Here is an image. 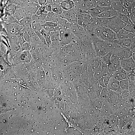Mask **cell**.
Segmentation results:
<instances>
[{
    "label": "cell",
    "instance_id": "cb8c5ba5",
    "mask_svg": "<svg viewBox=\"0 0 135 135\" xmlns=\"http://www.w3.org/2000/svg\"><path fill=\"white\" fill-rule=\"evenodd\" d=\"M103 88L99 84L98 81H95L94 84V89L95 92L96 97H99L100 92Z\"/></svg>",
    "mask_w": 135,
    "mask_h": 135
},
{
    "label": "cell",
    "instance_id": "5bb4252c",
    "mask_svg": "<svg viewBox=\"0 0 135 135\" xmlns=\"http://www.w3.org/2000/svg\"><path fill=\"white\" fill-rule=\"evenodd\" d=\"M112 76L119 81L127 78V72L120 66L115 70Z\"/></svg>",
    "mask_w": 135,
    "mask_h": 135
},
{
    "label": "cell",
    "instance_id": "2e32d148",
    "mask_svg": "<svg viewBox=\"0 0 135 135\" xmlns=\"http://www.w3.org/2000/svg\"><path fill=\"white\" fill-rule=\"evenodd\" d=\"M80 16L82 20L81 26L85 28L87 25L91 24L94 21L95 18L88 13L82 14Z\"/></svg>",
    "mask_w": 135,
    "mask_h": 135
},
{
    "label": "cell",
    "instance_id": "d6a6232c",
    "mask_svg": "<svg viewBox=\"0 0 135 135\" xmlns=\"http://www.w3.org/2000/svg\"><path fill=\"white\" fill-rule=\"evenodd\" d=\"M104 100L99 97L96 98L95 106L96 108L100 110L101 108Z\"/></svg>",
    "mask_w": 135,
    "mask_h": 135
},
{
    "label": "cell",
    "instance_id": "74e56055",
    "mask_svg": "<svg viewBox=\"0 0 135 135\" xmlns=\"http://www.w3.org/2000/svg\"><path fill=\"white\" fill-rule=\"evenodd\" d=\"M52 4H46L43 6H44L46 11L47 12H52Z\"/></svg>",
    "mask_w": 135,
    "mask_h": 135
},
{
    "label": "cell",
    "instance_id": "5b68a950",
    "mask_svg": "<svg viewBox=\"0 0 135 135\" xmlns=\"http://www.w3.org/2000/svg\"><path fill=\"white\" fill-rule=\"evenodd\" d=\"M126 24L117 16L111 18L106 26L117 33L123 29Z\"/></svg>",
    "mask_w": 135,
    "mask_h": 135
},
{
    "label": "cell",
    "instance_id": "e0dca14e",
    "mask_svg": "<svg viewBox=\"0 0 135 135\" xmlns=\"http://www.w3.org/2000/svg\"><path fill=\"white\" fill-rule=\"evenodd\" d=\"M118 14V13L111 6L109 9L98 15L96 17L110 18L117 16Z\"/></svg>",
    "mask_w": 135,
    "mask_h": 135
},
{
    "label": "cell",
    "instance_id": "1f68e13d",
    "mask_svg": "<svg viewBox=\"0 0 135 135\" xmlns=\"http://www.w3.org/2000/svg\"><path fill=\"white\" fill-rule=\"evenodd\" d=\"M123 29L127 31L135 33V27L131 24H126Z\"/></svg>",
    "mask_w": 135,
    "mask_h": 135
},
{
    "label": "cell",
    "instance_id": "3957f363",
    "mask_svg": "<svg viewBox=\"0 0 135 135\" xmlns=\"http://www.w3.org/2000/svg\"><path fill=\"white\" fill-rule=\"evenodd\" d=\"M60 42L61 46L68 44L75 40L76 36L71 29H62L59 30Z\"/></svg>",
    "mask_w": 135,
    "mask_h": 135
},
{
    "label": "cell",
    "instance_id": "7a4b0ae2",
    "mask_svg": "<svg viewBox=\"0 0 135 135\" xmlns=\"http://www.w3.org/2000/svg\"><path fill=\"white\" fill-rule=\"evenodd\" d=\"M93 34L99 38L105 41L112 42L118 39L117 34L106 26L96 28Z\"/></svg>",
    "mask_w": 135,
    "mask_h": 135
},
{
    "label": "cell",
    "instance_id": "b9f144b4",
    "mask_svg": "<svg viewBox=\"0 0 135 135\" xmlns=\"http://www.w3.org/2000/svg\"><path fill=\"white\" fill-rule=\"evenodd\" d=\"M52 4L56 5H60L61 3L60 0H52Z\"/></svg>",
    "mask_w": 135,
    "mask_h": 135
},
{
    "label": "cell",
    "instance_id": "f35d334b",
    "mask_svg": "<svg viewBox=\"0 0 135 135\" xmlns=\"http://www.w3.org/2000/svg\"><path fill=\"white\" fill-rule=\"evenodd\" d=\"M109 73L112 76L114 71V69L110 63L107 65Z\"/></svg>",
    "mask_w": 135,
    "mask_h": 135
},
{
    "label": "cell",
    "instance_id": "836d02e7",
    "mask_svg": "<svg viewBox=\"0 0 135 135\" xmlns=\"http://www.w3.org/2000/svg\"><path fill=\"white\" fill-rule=\"evenodd\" d=\"M129 82V87L128 90L130 92L135 90V80L128 79Z\"/></svg>",
    "mask_w": 135,
    "mask_h": 135
},
{
    "label": "cell",
    "instance_id": "6da1fadb",
    "mask_svg": "<svg viewBox=\"0 0 135 135\" xmlns=\"http://www.w3.org/2000/svg\"><path fill=\"white\" fill-rule=\"evenodd\" d=\"M96 56L102 58L109 52L113 50L114 44L100 39L94 35L92 36Z\"/></svg>",
    "mask_w": 135,
    "mask_h": 135
},
{
    "label": "cell",
    "instance_id": "d4e9b609",
    "mask_svg": "<svg viewBox=\"0 0 135 135\" xmlns=\"http://www.w3.org/2000/svg\"><path fill=\"white\" fill-rule=\"evenodd\" d=\"M113 52V50L106 54L101 58L102 62L107 65L110 63L111 57Z\"/></svg>",
    "mask_w": 135,
    "mask_h": 135
},
{
    "label": "cell",
    "instance_id": "f1b7e54d",
    "mask_svg": "<svg viewBox=\"0 0 135 135\" xmlns=\"http://www.w3.org/2000/svg\"><path fill=\"white\" fill-rule=\"evenodd\" d=\"M117 16L122 20L126 24H131L134 26L131 20L126 15L118 13Z\"/></svg>",
    "mask_w": 135,
    "mask_h": 135
},
{
    "label": "cell",
    "instance_id": "ab89813d",
    "mask_svg": "<svg viewBox=\"0 0 135 135\" xmlns=\"http://www.w3.org/2000/svg\"><path fill=\"white\" fill-rule=\"evenodd\" d=\"M98 81L100 85L103 88H107L104 84L102 77L98 80Z\"/></svg>",
    "mask_w": 135,
    "mask_h": 135
},
{
    "label": "cell",
    "instance_id": "83f0119b",
    "mask_svg": "<svg viewBox=\"0 0 135 135\" xmlns=\"http://www.w3.org/2000/svg\"><path fill=\"white\" fill-rule=\"evenodd\" d=\"M101 66L94 72V76L95 81H98L102 77V74Z\"/></svg>",
    "mask_w": 135,
    "mask_h": 135
},
{
    "label": "cell",
    "instance_id": "603a6c76",
    "mask_svg": "<svg viewBox=\"0 0 135 135\" xmlns=\"http://www.w3.org/2000/svg\"><path fill=\"white\" fill-rule=\"evenodd\" d=\"M80 76L82 78L85 82L88 81V66L86 62H85L84 64Z\"/></svg>",
    "mask_w": 135,
    "mask_h": 135
},
{
    "label": "cell",
    "instance_id": "d590c367",
    "mask_svg": "<svg viewBox=\"0 0 135 135\" xmlns=\"http://www.w3.org/2000/svg\"><path fill=\"white\" fill-rule=\"evenodd\" d=\"M50 27H56L58 26V24L56 22H46L43 25Z\"/></svg>",
    "mask_w": 135,
    "mask_h": 135
},
{
    "label": "cell",
    "instance_id": "4dcf8cb0",
    "mask_svg": "<svg viewBox=\"0 0 135 135\" xmlns=\"http://www.w3.org/2000/svg\"><path fill=\"white\" fill-rule=\"evenodd\" d=\"M102 77L109 74L107 65L102 62L101 66Z\"/></svg>",
    "mask_w": 135,
    "mask_h": 135
},
{
    "label": "cell",
    "instance_id": "9c48e42d",
    "mask_svg": "<svg viewBox=\"0 0 135 135\" xmlns=\"http://www.w3.org/2000/svg\"><path fill=\"white\" fill-rule=\"evenodd\" d=\"M134 60L132 56L127 58L120 59L121 67L127 72L135 69V63Z\"/></svg>",
    "mask_w": 135,
    "mask_h": 135
},
{
    "label": "cell",
    "instance_id": "ffe728a7",
    "mask_svg": "<svg viewBox=\"0 0 135 135\" xmlns=\"http://www.w3.org/2000/svg\"><path fill=\"white\" fill-rule=\"evenodd\" d=\"M120 59L113 52L112 54L110 60V63L113 66L115 70L121 66Z\"/></svg>",
    "mask_w": 135,
    "mask_h": 135
},
{
    "label": "cell",
    "instance_id": "52a82bcc",
    "mask_svg": "<svg viewBox=\"0 0 135 135\" xmlns=\"http://www.w3.org/2000/svg\"><path fill=\"white\" fill-rule=\"evenodd\" d=\"M74 2L73 9L78 16L83 13L88 14L89 9L84 0H78Z\"/></svg>",
    "mask_w": 135,
    "mask_h": 135
},
{
    "label": "cell",
    "instance_id": "ac0fdd59",
    "mask_svg": "<svg viewBox=\"0 0 135 135\" xmlns=\"http://www.w3.org/2000/svg\"><path fill=\"white\" fill-rule=\"evenodd\" d=\"M117 34L118 39H124L135 38V33L126 31L123 29L120 30Z\"/></svg>",
    "mask_w": 135,
    "mask_h": 135
},
{
    "label": "cell",
    "instance_id": "30bf717a",
    "mask_svg": "<svg viewBox=\"0 0 135 135\" xmlns=\"http://www.w3.org/2000/svg\"><path fill=\"white\" fill-rule=\"evenodd\" d=\"M111 6L118 13L124 14L129 18L130 13L127 9L122 4L120 0H116L112 1Z\"/></svg>",
    "mask_w": 135,
    "mask_h": 135
},
{
    "label": "cell",
    "instance_id": "ba28073f",
    "mask_svg": "<svg viewBox=\"0 0 135 135\" xmlns=\"http://www.w3.org/2000/svg\"><path fill=\"white\" fill-rule=\"evenodd\" d=\"M113 42L118 46L130 48L135 52V38L124 39H117Z\"/></svg>",
    "mask_w": 135,
    "mask_h": 135
},
{
    "label": "cell",
    "instance_id": "ee69618b",
    "mask_svg": "<svg viewBox=\"0 0 135 135\" xmlns=\"http://www.w3.org/2000/svg\"><path fill=\"white\" fill-rule=\"evenodd\" d=\"M65 0H60V2Z\"/></svg>",
    "mask_w": 135,
    "mask_h": 135
},
{
    "label": "cell",
    "instance_id": "484cf974",
    "mask_svg": "<svg viewBox=\"0 0 135 135\" xmlns=\"http://www.w3.org/2000/svg\"><path fill=\"white\" fill-rule=\"evenodd\" d=\"M120 87L122 90H128L129 82L127 78L119 80Z\"/></svg>",
    "mask_w": 135,
    "mask_h": 135
},
{
    "label": "cell",
    "instance_id": "7c38bea8",
    "mask_svg": "<svg viewBox=\"0 0 135 135\" xmlns=\"http://www.w3.org/2000/svg\"><path fill=\"white\" fill-rule=\"evenodd\" d=\"M100 110L102 115L106 116L110 115L115 112L113 108L107 100H104Z\"/></svg>",
    "mask_w": 135,
    "mask_h": 135
},
{
    "label": "cell",
    "instance_id": "60d3db41",
    "mask_svg": "<svg viewBox=\"0 0 135 135\" xmlns=\"http://www.w3.org/2000/svg\"><path fill=\"white\" fill-rule=\"evenodd\" d=\"M47 0H38V2L41 6H44L46 4Z\"/></svg>",
    "mask_w": 135,
    "mask_h": 135
},
{
    "label": "cell",
    "instance_id": "44dd1931",
    "mask_svg": "<svg viewBox=\"0 0 135 135\" xmlns=\"http://www.w3.org/2000/svg\"><path fill=\"white\" fill-rule=\"evenodd\" d=\"M74 2L71 0H66L61 2L60 6L64 10L72 9Z\"/></svg>",
    "mask_w": 135,
    "mask_h": 135
},
{
    "label": "cell",
    "instance_id": "7402d4cb",
    "mask_svg": "<svg viewBox=\"0 0 135 135\" xmlns=\"http://www.w3.org/2000/svg\"><path fill=\"white\" fill-rule=\"evenodd\" d=\"M60 16L52 12L47 13L46 18V22H50L57 23Z\"/></svg>",
    "mask_w": 135,
    "mask_h": 135
},
{
    "label": "cell",
    "instance_id": "f546056e",
    "mask_svg": "<svg viewBox=\"0 0 135 135\" xmlns=\"http://www.w3.org/2000/svg\"><path fill=\"white\" fill-rule=\"evenodd\" d=\"M108 89L107 88H103L100 92L99 97L103 100H107Z\"/></svg>",
    "mask_w": 135,
    "mask_h": 135
},
{
    "label": "cell",
    "instance_id": "9a60e30c",
    "mask_svg": "<svg viewBox=\"0 0 135 135\" xmlns=\"http://www.w3.org/2000/svg\"><path fill=\"white\" fill-rule=\"evenodd\" d=\"M111 6H96L91 9H88V14L94 18H95L104 11L109 9Z\"/></svg>",
    "mask_w": 135,
    "mask_h": 135
},
{
    "label": "cell",
    "instance_id": "8992f818",
    "mask_svg": "<svg viewBox=\"0 0 135 135\" xmlns=\"http://www.w3.org/2000/svg\"><path fill=\"white\" fill-rule=\"evenodd\" d=\"M60 16L72 24L78 23V16L73 9L64 10Z\"/></svg>",
    "mask_w": 135,
    "mask_h": 135
},
{
    "label": "cell",
    "instance_id": "7bdbcfd3",
    "mask_svg": "<svg viewBox=\"0 0 135 135\" xmlns=\"http://www.w3.org/2000/svg\"><path fill=\"white\" fill-rule=\"evenodd\" d=\"M130 2H132L135 1V0H126Z\"/></svg>",
    "mask_w": 135,
    "mask_h": 135
},
{
    "label": "cell",
    "instance_id": "e575fe53",
    "mask_svg": "<svg viewBox=\"0 0 135 135\" xmlns=\"http://www.w3.org/2000/svg\"><path fill=\"white\" fill-rule=\"evenodd\" d=\"M112 76V75L108 74L102 77L103 78L104 84L107 87Z\"/></svg>",
    "mask_w": 135,
    "mask_h": 135
},
{
    "label": "cell",
    "instance_id": "4fadbf2b",
    "mask_svg": "<svg viewBox=\"0 0 135 135\" xmlns=\"http://www.w3.org/2000/svg\"><path fill=\"white\" fill-rule=\"evenodd\" d=\"M107 88L108 90L118 92L122 90L120 86L119 81L112 76L109 82Z\"/></svg>",
    "mask_w": 135,
    "mask_h": 135
},
{
    "label": "cell",
    "instance_id": "277c9868",
    "mask_svg": "<svg viewBox=\"0 0 135 135\" xmlns=\"http://www.w3.org/2000/svg\"><path fill=\"white\" fill-rule=\"evenodd\" d=\"M114 43L113 52L120 59L128 58L132 56L134 52L130 48L120 46Z\"/></svg>",
    "mask_w": 135,
    "mask_h": 135
},
{
    "label": "cell",
    "instance_id": "8fae6325",
    "mask_svg": "<svg viewBox=\"0 0 135 135\" xmlns=\"http://www.w3.org/2000/svg\"><path fill=\"white\" fill-rule=\"evenodd\" d=\"M50 36L52 42L50 47L52 50L58 49L60 46L59 37V30L51 32Z\"/></svg>",
    "mask_w": 135,
    "mask_h": 135
},
{
    "label": "cell",
    "instance_id": "d6986e66",
    "mask_svg": "<svg viewBox=\"0 0 135 135\" xmlns=\"http://www.w3.org/2000/svg\"><path fill=\"white\" fill-rule=\"evenodd\" d=\"M86 62L90 64L94 72L101 66L102 63L101 58L97 56Z\"/></svg>",
    "mask_w": 135,
    "mask_h": 135
},
{
    "label": "cell",
    "instance_id": "4316f807",
    "mask_svg": "<svg viewBox=\"0 0 135 135\" xmlns=\"http://www.w3.org/2000/svg\"><path fill=\"white\" fill-rule=\"evenodd\" d=\"M52 12L60 15L64 10L60 6V5L52 4Z\"/></svg>",
    "mask_w": 135,
    "mask_h": 135
},
{
    "label": "cell",
    "instance_id": "8d00e7d4",
    "mask_svg": "<svg viewBox=\"0 0 135 135\" xmlns=\"http://www.w3.org/2000/svg\"><path fill=\"white\" fill-rule=\"evenodd\" d=\"M22 49L28 50H30L31 48L30 47L28 42H24L22 44Z\"/></svg>",
    "mask_w": 135,
    "mask_h": 135
}]
</instances>
